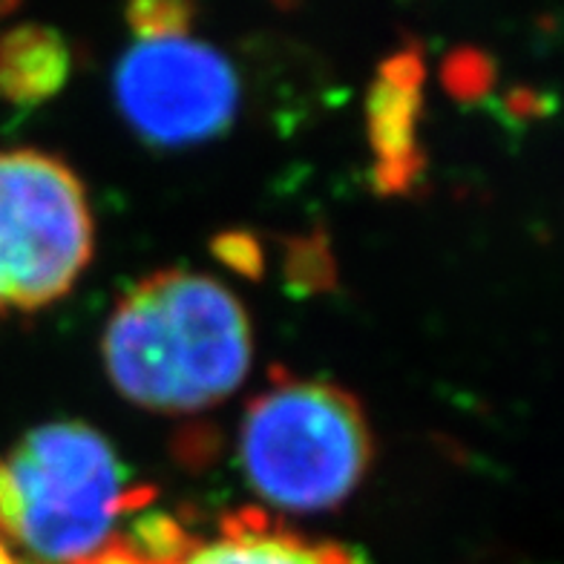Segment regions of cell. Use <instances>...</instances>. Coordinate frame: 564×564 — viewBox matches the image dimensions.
<instances>
[{"mask_svg":"<svg viewBox=\"0 0 564 564\" xmlns=\"http://www.w3.org/2000/svg\"><path fill=\"white\" fill-rule=\"evenodd\" d=\"M251 357L246 305L228 285L196 271L139 282L105 328L112 387L153 412H196L223 401L246 380Z\"/></svg>","mask_w":564,"mask_h":564,"instance_id":"1","label":"cell"},{"mask_svg":"<svg viewBox=\"0 0 564 564\" xmlns=\"http://www.w3.org/2000/svg\"><path fill=\"white\" fill-rule=\"evenodd\" d=\"M130 505L119 455L87 423H44L0 458V530L41 562L96 558Z\"/></svg>","mask_w":564,"mask_h":564,"instance_id":"2","label":"cell"},{"mask_svg":"<svg viewBox=\"0 0 564 564\" xmlns=\"http://www.w3.org/2000/svg\"><path fill=\"white\" fill-rule=\"evenodd\" d=\"M239 455L251 490L280 510L337 507L364 481L371 432L351 394L285 380L248 406Z\"/></svg>","mask_w":564,"mask_h":564,"instance_id":"3","label":"cell"},{"mask_svg":"<svg viewBox=\"0 0 564 564\" xmlns=\"http://www.w3.org/2000/svg\"><path fill=\"white\" fill-rule=\"evenodd\" d=\"M93 257V214L67 164L41 150L0 153V312L64 297Z\"/></svg>","mask_w":564,"mask_h":564,"instance_id":"4","label":"cell"},{"mask_svg":"<svg viewBox=\"0 0 564 564\" xmlns=\"http://www.w3.org/2000/svg\"><path fill=\"white\" fill-rule=\"evenodd\" d=\"M121 116L141 139L185 148L216 139L237 119L239 75L216 46L187 32L139 35L112 73Z\"/></svg>","mask_w":564,"mask_h":564,"instance_id":"5","label":"cell"},{"mask_svg":"<svg viewBox=\"0 0 564 564\" xmlns=\"http://www.w3.org/2000/svg\"><path fill=\"white\" fill-rule=\"evenodd\" d=\"M127 542L144 564H360L340 544L308 542L294 533L271 530L246 516L228 521L216 539H191L171 521L156 519L135 530Z\"/></svg>","mask_w":564,"mask_h":564,"instance_id":"6","label":"cell"},{"mask_svg":"<svg viewBox=\"0 0 564 564\" xmlns=\"http://www.w3.org/2000/svg\"><path fill=\"white\" fill-rule=\"evenodd\" d=\"M67 75V46L44 26H18L0 35V96L37 101L53 96Z\"/></svg>","mask_w":564,"mask_h":564,"instance_id":"7","label":"cell"},{"mask_svg":"<svg viewBox=\"0 0 564 564\" xmlns=\"http://www.w3.org/2000/svg\"><path fill=\"white\" fill-rule=\"evenodd\" d=\"M139 35H162V32H187V9L178 3H141L130 9Z\"/></svg>","mask_w":564,"mask_h":564,"instance_id":"8","label":"cell"},{"mask_svg":"<svg viewBox=\"0 0 564 564\" xmlns=\"http://www.w3.org/2000/svg\"><path fill=\"white\" fill-rule=\"evenodd\" d=\"M0 564H18L15 558H12V553H9L7 544H3V539H0Z\"/></svg>","mask_w":564,"mask_h":564,"instance_id":"9","label":"cell"},{"mask_svg":"<svg viewBox=\"0 0 564 564\" xmlns=\"http://www.w3.org/2000/svg\"><path fill=\"white\" fill-rule=\"evenodd\" d=\"M7 12H9V7H7V3H0V15H7Z\"/></svg>","mask_w":564,"mask_h":564,"instance_id":"10","label":"cell"}]
</instances>
